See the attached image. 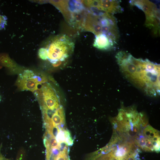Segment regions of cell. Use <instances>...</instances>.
Masks as SVG:
<instances>
[{
  "label": "cell",
  "instance_id": "2",
  "mask_svg": "<svg viewBox=\"0 0 160 160\" xmlns=\"http://www.w3.org/2000/svg\"><path fill=\"white\" fill-rule=\"evenodd\" d=\"M34 95L41 109L42 115L50 118L61 105L60 98L55 88L47 82L43 83L41 87L35 91Z\"/></svg>",
  "mask_w": 160,
  "mask_h": 160
},
{
  "label": "cell",
  "instance_id": "12",
  "mask_svg": "<svg viewBox=\"0 0 160 160\" xmlns=\"http://www.w3.org/2000/svg\"><path fill=\"white\" fill-rule=\"evenodd\" d=\"M136 142L138 146L143 149L145 146V139L144 137H141L139 140L137 141Z\"/></svg>",
  "mask_w": 160,
  "mask_h": 160
},
{
  "label": "cell",
  "instance_id": "1",
  "mask_svg": "<svg viewBox=\"0 0 160 160\" xmlns=\"http://www.w3.org/2000/svg\"><path fill=\"white\" fill-rule=\"evenodd\" d=\"M116 57L121 70L133 83L150 94L159 93V65L148 59H136L123 51Z\"/></svg>",
  "mask_w": 160,
  "mask_h": 160
},
{
  "label": "cell",
  "instance_id": "10",
  "mask_svg": "<svg viewBox=\"0 0 160 160\" xmlns=\"http://www.w3.org/2000/svg\"><path fill=\"white\" fill-rule=\"evenodd\" d=\"M38 55L40 58L44 60L47 59V51L46 48H41L40 49L38 52Z\"/></svg>",
  "mask_w": 160,
  "mask_h": 160
},
{
  "label": "cell",
  "instance_id": "13",
  "mask_svg": "<svg viewBox=\"0 0 160 160\" xmlns=\"http://www.w3.org/2000/svg\"><path fill=\"white\" fill-rule=\"evenodd\" d=\"M0 160H4L3 157L1 156L0 153Z\"/></svg>",
  "mask_w": 160,
  "mask_h": 160
},
{
  "label": "cell",
  "instance_id": "5",
  "mask_svg": "<svg viewBox=\"0 0 160 160\" xmlns=\"http://www.w3.org/2000/svg\"><path fill=\"white\" fill-rule=\"evenodd\" d=\"M43 82V80L40 76L31 70H26L19 75L16 84L21 91L33 92L37 90L38 86Z\"/></svg>",
  "mask_w": 160,
  "mask_h": 160
},
{
  "label": "cell",
  "instance_id": "8",
  "mask_svg": "<svg viewBox=\"0 0 160 160\" xmlns=\"http://www.w3.org/2000/svg\"><path fill=\"white\" fill-rule=\"evenodd\" d=\"M49 135V139L47 140L50 148L53 149H60L61 148L60 145L57 142L55 136Z\"/></svg>",
  "mask_w": 160,
  "mask_h": 160
},
{
  "label": "cell",
  "instance_id": "4",
  "mask_svg": "<svg viewBox=\"0 0 160 160\" xmlns=\"http://www.w3.org/2000/svg\"><path fill=\"white\" fill-rule=\"evenodd\" d=\"M130 4L142 10L144 12L146 26L153 30L159 27V13L156 6L148 0H131Z\"/></svg>",
  "mask_w": 160,
  "mask_h": 160
},
{
  "label": "cell",
  "instance_id": "14",
  "mask_svg": "<svg viewBox=\"0 0 160 160\" xmlns=\"http://www.w3.org/2000/svg\"></svg>",
  "mask_w": 160,
  "mask_h": 160
},
{
  "label": "cell",
  "instance_id": "7",
  "mask_svg": "<svg viewBox=\"0 0 160 160\" xmlns=\"http://www.w3.org/2000/svg\"><path fill=\"white\" fill-rule=\"evenodd\" d=\"M115 44L107 35L101 33L95 35L93 46L102 50H109L113 47Z\"/></svg>",
  "mask_w": 160,
  "mask_h": 160
},
{
  "label": "cell",
  "instance_id": "3",
  "mask_svg": "<svg viewBox=\"0 0 160 160\" xmlns=\"http://www.w3.org/2000/svg\"><path fill=\"white\" fill-rule=\"evenodd\" d=\"M74 44L67 36L61 35L54 40L46 48L47 60L56 64L65 61L72 53Z\"/></svg>",
  "mask_w": 160,
  "mask_h": 160
},
{
  "label": "cell",
  "instance_id": "9",
  "mask_svg": "<svg viewBox=\"0 0 160 160\" xmlns=\"http://www.w3.org/2000/svg\"><path fill=\"white\" fill-rule=\"evenodd\" d=\"M54 160H68L67 156V149L66 147L54 158Z\"/></svg>",
  "mask_w": 160,
  "mask_h": 160
},
{
  "label": "cell",
  "instance_id": "6",
  "mask_svg": "<svg viewBox=\"0 0 160 160\" xmlns=\"http://www.w3.org/2000/svg\"><path fill=\"white\" fill-rule=\"evenodd\" d=\"M120 2L119 0H97L96 9L112 15L122 12L123 9L120 5Z\"/></svg>",
  "mask_w": 160,
  "mask_h": 160
},
{
  "label": "cell",
  "instance_id": "11",
  "mask_svg": "<svg viewBox=\"0 0 160 160\" xmlns=\"http://www.w3.org/2000/svg\"><path fill=\"white\" fill-rule=\"evenodd\" d=\"M7 19L5 16L0 15V30L4 27L6 24Z\"/></svg>",
  "mask_w": 160,
  "mask_h": 160
}]
</instances>
